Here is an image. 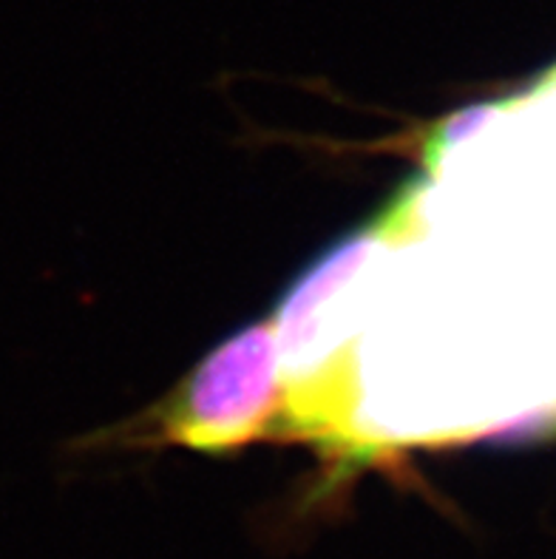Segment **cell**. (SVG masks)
<instances>
[{"label": "cell", "mask_w": 556, "mask_h": 559, "mask_svg": "<svg viewBox=\"0 0 556 559\" xmlns=\"http://www.w3.org/2000/svg\"><path fill=\"white\" fill-rule=\"evenodd\" d=\"M279 401L275 335L268 324L241 330L190 376L165 415L170 438L190 449L241 447L270 424Z\"/></svg>", "instance_id": "obj_1"}]
</instances>
